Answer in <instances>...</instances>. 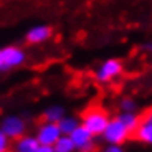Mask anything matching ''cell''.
Returning <instances> with one entry per match:
<instances>
[{
	"mask_svg": "<svg viewBox=\"0 0 152 152\" xmlns=\"http://www.w3.org/2000/svg\"><path fill=\"white\" fill-rule=\"evenodd\" d=\"M0 68H2V50H0Z\"/></svg>",
	"mask_w": 152,
	"mask_h": 152,
	"instance_id": "20",
	"label": "cell"
},
{
	"mask_svg": "<svg viewBox=\"0 0 152 152\" xmlns=\"http://www.w3.org/2000/svg\"><path fill=\"white\" fill-rule=\"evenodd\" d=\"M35 136H37L38 142L42 145H55L56 141L60 139L63 134L60 131V126L56 122H48V121H42L37 126V131H35Z\"/></svg>",
	"mask_w": 152,
	"mask_h": 152,
	"instance_id": "5",
	"label": "cell"
},
{
	"mask_svg": "<svg viewBox=\"0 0 152 152\" xmlns=\"http://www.w3.org/2000/svg\"><path fill=\"white\" fill-rule=\"evenodd\" d=\"M40 147L37 136L35 134H25V136L18 137L12 144V152H37Z\"/></svg>",
	"mask_w": 152,
	"mask_h": 152,
	"instance_id": "8",
	"label": "cell"
},
{
	"mask_svg": "<svg viewBox=\"0 0 152 152\" xmlns=\"http://www.w3.org/2000/svg\"><path fill=\"white\" fill-rule=\"evenodd\" d=\"M71 139L76 145V152H96L94 136H93L86 127H83V126H80V127L71 134Z\"/></svg>",
	"mask_w": 152,
	"mask_h": 152,
	"instance_id": "6",
	"label": "cell"
},
{
	"mask_svg": "<svg viewBox=\"0 0 152 152\" xmlns=\"http://www.w3.org/2000/svg\"><path fill=\"white\" fill-rule=\"evenodd\" d=\"M53 147H55V152H76V145L73 142L71 136H65V134L58 139Z\"/></svg>",
	"mask_w": 152,
	"mask_h": 152,
	"instance_id": "14",
	"label": "cell"
},
{
	"mask_svg": "<svg viewBox=\"0 0 152 152\" xmlns=\"http://www.w3.org/2000/svg\"><path fill=\"white\" fill-rule=\"evenodd\" d=\"M118 118L124 122L126 127H127V129H129L132 134L136 132L137 127H139V126H141V122H142V118L137 113H119Z\"/></svg>",
	"mask_w": 152,
	"mask_h": 152,
	"instance_id": "13",
	"label": "cell"
},
{
	"mask_svg": "<svg viewBox=\"0 0 152 152\" xmlns=\"http://www.w3.org/2000/svg\"><path fill=\"white\" fill-rule=\"evenodd\" d=\"M58 126H60L61 134L71 136V134L81 126V118H76V116H73V114H66L65 118L58 122Z\"/></svg>",
	"mask_w": 152,
	"mask_h": 152,
	"instance_id": "11",
	"label": "cell"
},
{
	"mask_svg": "<svg viewBox=\"0 0 152 152\" xmlns=\"http://www.w3.org/2000/svg\"><path fill=\"white\" fill-rule=\"evenodd\" d=\"M51 33H53V28L51 27H37L27 33V43L38 45V43H42V42H46L51 37Z\"/></svg>",
	"mask_w": 152,
	"mask_h": 152,
	"instance_id": "9",
	"label": "cell"
},
{
	"mask_svg": "<svg viewBox=\"0 0 152 152\" xmlns=\"http://www.w3.org/2000/svg\"><path fill=\"white\" fill-rule=\"evenodd\" d=\"M137 101L134 98H129V96H126V98H121L119 101V111L121 113H137Z\"/></svg>",
	"mask_w": 152,
	"mask_h": 152,
	"instance_id": "15",
	"label": "cell"
},
{
	"mask_svg": "<svg viewBox=\"0 0 152 152\" xmlns=\"http://www.w3.org/2000/svg\"><path fill=\"white\" fill-rule=\"evenodd\" d=\"M65 116H66V111L61 104H51V106H48V107L43 109V121L56 122L58 124Z\"/></svg>",
	"mask_w": 152,
	"mask_h": 152,
	"instance_id": "12",
	"label": "cell"
},
{
	"mask_svg": "<svg viewBox=\"0 0 152 152\" xmlns=\"http://www.w3.org/2000/svg\"><path fill=\"white\" fill-rule=\"evenodd\" d=\"M25 61V53L18 46H7L2 50V68L0 69H12L18 68Z\"/></svg>",
	"mask_w": 152,
	"mask_h": 152,
	"instance_id": "7",
	"label": "cell"
},
{
	"mask_svg": "<svg viewBox=\"0 0 152 152\" xmlns=\"http://www.w3.org/2000/svg\"><path fill=\"white\" fill-rule=\"evenodd\" d=\"M12 144H13V141H12L4 131L0 129V152H10L12 151Z\"/></svg>",
	"mask_w": 152,
	"mask_h": 152,
	"instance_id": "16",
	"label": "cell"
},
{
	"mask_svg": "<svg viewBox=\"0 0 152 152\" xmlns=\"http://www.w3.org/2000/svg\"><path fill=\"white\" fill-rule=\"evenodd\" d=\"M101 152H126L124 145H118V144H106L103 147Z\"/></svg>",
	"mask_w": 152,
	"mask_h": 152,
	"instance_id": "17",
	"label": "cell"
},
{
	"mask_svg": "<svg viewBox=\"0 0 152 152\" xmlns=\"http://www.w3.org/2000/svg\"><path fill=\"white\" fill-rule=\"evenodd\" d=\"M37 152H55V147L53 145H42L40 144V147L37 149Z\"/></svg>",
	"mask_w": 152,
	"mask_h": 152,
	"instance_id": "18",
	"label": "cell"
},
{
	"mask_svg": "<svg viewBox=\"0 0 152 152\" xmlns=\"http://www.w3.org/2000/svg\"><path fill=\"white\" fill-rule=\"evenodd\" d=\"M142 119H145V121H151V122H152V106L149 107L147 111H145V114H144V118H142Z\"/></svg>",
	"mask_w": 152,
	"mask_h": 152,
	"instance_id": "19",
	"label": "cell"
},
{
	"mask_svg": "<svg viewBox=\"0 0 152 152\" xmlns=\"http://www.w3.org/2000/svg\"><path fill=\"white\" fill-rule=\"evenodd\" d=\"M109 121H111L109 113L104 107L96 106V104L84 109L83 116H81V126L86 127L94 137H103Z\"/></svg>",
	"mask_w": 152,
	"mask_h": 152,
	"instance_id": "1",
	"label": "cell"
},
{
	"mask_svg": "<svg viewBox=\"0 0 152 152\" xmlns=\"http://www.w3.org/2000/svg\"><path fill=\"white\" fill-rule=\"evenodd\" d=\"M132 136L126 124L121 121V119L116 116V118H111L109 124H107L106 131L103 134V139L106 144H118V145H124L126 142L129 141V137Z\"/></svg>",
	"mask_w": 152,
	"mask_h": 152,
	"instance_id": "2",
	"label": "cell"
},
{
	"mask_svg": "<svg viewBox=\"0 0 152 152\" xmlns=\"http://www.w3.org/2000/svg\"><path fill=\"white\" fill-rule=\"evenodd\" d=\"M122 71H124L122 61L116 60V58H111V60H106L104 63H101V66H99L94 73V78H96L98 83L107 84V83H111V81H114L118 76H121Z\"/></svg>",
	"mask_w": 152,
	"mask_h": 152,
	"instance_id": "4",
	"label": "cell"
},
{
	"mask_svg": "<svg viewBox=\"0 0 152 152\" xmlns=\"http://www.w3.org/2000/svg\"><path fill=\"white\" fill-rule=\"evenodd\" d=\"M0 129L4 131L12 141H15L18 137L28 134V124L18 114H7L0 121Z\"/></svg>",
	"mask_w": 152,
	"mask_h": 152,
	"instance_id": "3",
	"label": "cell"
},
{
	"mask_svg": "<svg viewBox=\"0 0 152 152\" xmlns=\"http://www.w3.org/2000/svg\"><path fill=\"white\" fill-rule=\"evenodd\" d=\"M134 137H136V141H139L141 144L152 147V122L142 119L141 126H139L137 131L134 132Z\"/></svg>",
	"mask_w": 152,
	"mask_h": 152,
	"instance_id": "10",
	"label": "cell"
}]
</instances>
